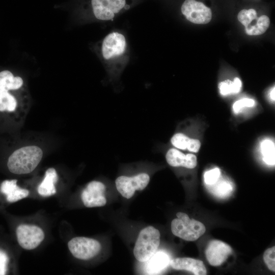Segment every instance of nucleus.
Wrapping results in <instances>:
<instances>
[{"label": "nucleus", "instance_id": "obj_1", "mask_svg": "<svg viewBox=\"0 0 275 275\" xmlns=\"http://www.w3.org/2000/svg\"><path fill=\"white\" fill-rule=\"evenodd\" d=\"M43 156L42 150L36 146L22 147L15 151L9 157L7 166L15 174L32 172L38 165Z\"/></svg>", "mask_w": 275, "mask_h": 275}, {"label": "nucleus", "instance_id": "obj_2", "mask_svg": "<svg viewBox=\"0 0 275 275\" xmlns=\"http://www.w3.org/2000/svg\"><path fill=\"white\" fill-rule=\"evenodd\" d=\"M160 237L159 231L152 226L142 229L133 249L135 259L140 262L147 261L157 252L160 244Z\"/></svg>", "mask_w": 275, "mask_h": 275}, {"label": "nucleus", "instance_id": "obj_3", "mask_svg": "<svg viewBox=\"0 0 275 275\" xmlns=\"http://www.w3.org/2000/svg\"><path fill=\"white\" fill-rule=\"evenodd\" d=\"M177 218L171 222L172 233L186 241H193L203 235L206 231L204 225L194 219H190L187 214L179 212Z\"/></svg>", "mask_w": 275, "mask_h": 275}, {"label": "nucleus", "instance_id": "obj_4", "mask_svg": "<svg viewBox=\"0 0 275 275\" xmlns=\"http://www.w3.org/2000/svg\"><path fill=\"white\" fill-rule=\"evenodd\" d=\"M133 3V0H91L90 4L96 19L108 21L128 10Z\"/></svg>", "mask_w": 275, "mask_h": 275}, {"label": "nucleus", "instance_id": "obj_5", "mask_svg": "<svg viewBox=\"0 0 275 275\" xmlns=\"http://www.w3.org/2000/svg\"><path fill=\"white\" fill-rule=\"evenodd\" d=\"M150 175L146 172H140L132 175H122L115 180L117 190L124 198H131L136 190L145 189L150 182Z\"/></svg>", "mask_w": 275, "mask_h": 275}, {"label": "nucleus", "instance_id": "obj_6", "mask_svg": "<svg viewBox=\"0 0 275 275\" xmlns=\"http://www.w3.org/2000/svg\"><path fill=\"white\" fill-rule=\"evenodd\" d=\"M239 21L245 27L248 35H259L264 33L270 24V20L266 15L258 17L255 10L250 9L241 10L237 15Z\"/></svg>", "mask_w": 275, "mask_h": 275}, {"label": "nucleus", "instance_id": "obj_7", "mask_svg": "<svg viewBox=\"0 0 275 275\" xmlns=\"http://www.w3.org/2000/svg\"><path fill=\"white\" fill-rule=\"evenodd\" d=\"M68 246L72 255L80 260H89L97 255L101 246L97 240L85 237H76L68 243Z\"/></svg>", "mask_w": 275, "mask_h": 275}, {"label": "nucleus", "instance_id": "obj_8", "mask_svg": "<svg viewBox=\"0 0 275 275\" xmlns=\"http://www.w3.org/2000/svg\"><path fill=\"white\" fill-rule=\"evenodd\" d=\"M187 20L196 24H206L212 18L211 9L203 3L196 0H185L181 8Z\"/></svg>", "mask_w": 275, "mask_h": 275}, {"label": "nucleus", "instance_id": "obj_9", "mask_svg": "<svg viewBox=\"0 0 275 275\" xmlns=\"http://www.w3.org/2000/svg\"><path fill=\"white\" fill-rule=\"evenodd\" d=\"M16 232L18 243L25 250L36 248L44 238L43 231L35 225H20Z\"/></svg>", "mask_w": 275, "mask_h": 275}, {"label": "nucleus", "instance_id": "obj_10", "mask_svg": "<svg viewBox=\"0 0 275 275\" xmlns=\"http://www.w3.org/2000/svg\"><path fill=\"white\" fill-rule=\"evenodd\" d=\"M126 48L124 36L118 32H113L105 36L101 45V53L106 60L117 58L123 54Z\"/></svg>", "mask_w": 275, "mask_h": 275}, {"label": "nucleus", "instance_id": "obj_11", "mask_svg": "<svg viewBox=\"0 0 275 275\" xmlns=\"http://www.w3.org/2000/svg\"><path fill=\"white\" fill-rule=\"evenodd\" d=\"M106 186L101 181H92L83 190L81 198L84 205L89 208L101 207L106 203L105 197Z\"/></svg>", "mask_w": 275, "mask_h": 275}, {"label": "nucleus", "instance_id": "obj_12", "mask_svg": "<svg viewBox=\"0 0 275 275\" xmlns=\"http://www.w3.org/2000/svg\"><path fill=\"white\" fill-rule=\"evenodd\" d=\"M232 253V250L230 245L218 240L210 241L205 250L208 262L214 266L221 265Z\"/></svg>", "mask_w": 275, "mask_h": 275}, {"label": "nucleus", "instance_id": "obj_13", "mask_svg": "<svg viewBox=\"0 0 275 275\" xmlns=\"http://www.w3.org/2000/svg\"><path fill=\"white\" fill-rule=\"evenodd\" d=\"M165 158L167 163L173 167H183L191 169L195 168L197 164L196 155L191 153L185 154L175 148L168 149Z\"/></svg>", "mask_w": 275, "mask_h": 275}, {"label": "nucleus", "instance_id": "obj_14", "mask_svg": "<svg viewBox=\"0 0 275 275\" xmlns=\"http://www.w3.org/2000/svg\"><path fill=\"white\" fill-rule=\"evenodd\" d=\"M171 266L176 270H185L196 275H205L206 268L202 261L191 258H177L170 261Z\"/></svg>", "mask_w": 275, "mask_h": 275}, {"label": "nucleus", "instance_id": "obj_15", "mask_svg": "<svg viewBox=\"0 0 275 275\" xmlns=\"http://www.w3.org/2000/svg\"><path fill=\"white\" fill-rule=\"evenodd\" d=\"M17 180L4 181L1 186V192L6 196L9 202H15L23 199L29 194L28 190L23 189L17 185Z\"/></svg>", "mask_w": 275, "mask_h": 275}, {"label": "nucleus", "instance_id": "obj_16", "mask_svg": "<svg viewBox=\"0 0 275 275\" xmlns=\"http://www.w3.org/2000/svg\"><path fill=\"white\" fill-rule=\"evenodd\" d=\"M171 144L176 149L198 152L201 147L200 141L190 139L182 132H177L171 139Z\"/></svg>", "mask_w": 275, "mask_h": 275}, {"label": "nucleus", "instance_id": "obj_17", "mask_svg": "<svg viewBox=\"0 0 275 275\" xmlns=\"http://www.w3.org/2000/svg\"><path fill=\"white\" fill-rule=\"evenodd\" d=\"M58 179V175L54 168H50L46 170L45 177L38 187V193L43 197L53 195L56 193L54 184Z\"/></svg>", "mask_w": 275, "mask_h": 275}, {"label": "nucleus", "instance_id": "obj_18", "mask_svg": "<svg viewBox=\"0 0 275 275\" xmlns=\"http://www.w3.org/2000/svg\"><path fill=\"white\" fill-rule=\"evenodd\" d=\"M168 255L162 252H156L147 262L146 271L148 274H155L164 269L170 263Z\"/></svg>", "mask_w": 275, "mask_h": 275}, {"label": "nucleus", "instance_id": "obj_19", "mask_svg": "<svg viewBox=\"0 0 275 275\" xmlns=\"http://www.w3.org/2000/svg\"><path fill=\"white\" fill-rule=\"evenodd\" d=\"M209 190L215 196L224 199L229 197L232 193V183L227 180H218L213 184L207 185Z\"/></svg>", "mask_w": 275, "mask_h": 275}, {"label": "nucleus", "instance_id": "obj_20", "mask_svg": "<svg viewBox=\"0 0 275 275\" xmlns=\"http://www.w3.org/2000/svg\"><path fill=\"white\" fill-rule=\"evenodd\" d=\"M22 85V79L19 76L14 77L10 71L5 70L0 72L1 87L8 91L18 89Z\"/></svg>", "mask_w": 275, "mask_h": 275}, {"label": "nucleus", "instance_id": "obj_21", "mask_svg": "<svg viewBox=\"0 0 275 275\" xmlns=\"http://www.w3.org/2000/svg\"><path fill=\"white\" fill-rule=\"evenodd\" d=\"M17 102L8 91L0 87V111L13 112L15 109Z\"/></svg>", "mask_w": 275, "mask_h": 275}, {"label": "nucleus", "instance_id": "obj_22", "mask_svg": "<svg viewBox=\"0 0 275 275\" xmlns=\"http://www.w3.org/2000/svg\"><path fill=\"white\" fill-rule=\"evenodd\" d=\"M241 87V81L238 77H235L232 82L230 80L221 82L218 88L221 95L225 96L239 92Z\"/></svg>", "mask_w": 275, "mask_h": 275}, {"label": "nucleus", "instance_id": "obj_23", "mask_svg": "<svg viewBox=\"0 0 275 275\" xmlns=\"http://www.w3.org/2000/svg\"><path fill=\"white\" fill-rule=\"evenodd\" d=\"M261 153L264 162L269 165L274 164V144L269 140H265L261 144Z\"/></svg>", "mask_w": 275, "mask_h": 275}, {"label": "nucleus", "instance_id": "obj_24", "mask_svg": "<svg viewBox=\"0 0 275 275\" xmlns=\"http://www.w3.org/2000/svg\"><path fill=\"white\" fill-rule=\"evenodd\" d=\"M263 260L269 270L275 271V247L267 249L263 254Z\"/></svg>", "mask_w": 275, "mask_h": 275}, {"label": "nucleus", "instance_id": "obj_25", "mask_svg": "<svg viewBox=\"0 0 275 275\" xmlns=\"http://www.w3.org/2000/svg\"><path fill=\"white\" fill-rule=\"evenodd\" d=\"M220 176L221 171L217 168L206 171L204 175V182L207 185H212L218 180Z\"/></svg>", "mask_w": 275, "mask_h": 275}, {"label": "nucleus", "instance_id": "obj_26", "mask_svg": "<svg viewBox=\"0 0 275 275\" xmlns=\"http://www.w3.org/2000/svg\"><path fill=\"white\" fill-rule=\"evenodd\" d=\"M255 105L253 99L243 98L236 101L233 105V111L237 114L244 107H252Z\"/></svg>", "mask_w": 275, "mask_h": 275}, {"label": "nucleus", "instance_id": "obj_27", "mask_svg": "<svg viewBox=\"0 0 275 275\" xmlns=\"http://www.w3.org/2000/svg\"><path fill=\"white\" fill-rule=\"evenodd\" d=\"M8 262L7 255L0 250V275H4L6 273Z\"/></svg>", "mask_w": 275, "mask_h": 275}, {"label": "nucleus", "instance_id": "obj_28", "mask_svg": "<svg viewBox=\"0 0 275 275\" xmlns=\"http://www.w3.org/2000/svg\"><path fill=\"white\" fill-rule=\"evenodd\" d=\"M274 87H273L270 92V97L273 101H274Z\"/></svg>", "mask_w": 275, "mask_h": 275}]
</instances>
